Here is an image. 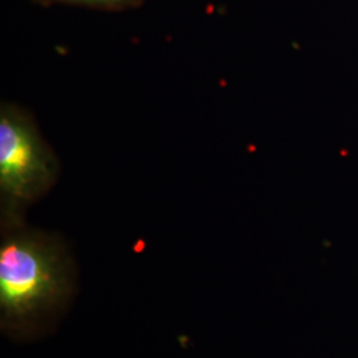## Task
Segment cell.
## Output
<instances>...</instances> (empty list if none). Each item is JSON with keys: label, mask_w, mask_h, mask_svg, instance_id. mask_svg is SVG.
Returning <instances> with one entry per match:
<instances>
[{"label": "cell", "mask_w": 358, "mask_h": 358, "mask_svg": "<svg viewBox=\"0 0 358 358\" xmlns=\"http://www.w3.org/2000/svg\"><path fill=\"white\" fill-rule=\"evenodd\" d=\"M69 269L57 244L32 232L7 236L0 247V309L7 328H24L63 306Z\"/></svg>", "instance_id": "1"}, {"label": "cell", "mask_w": 358, "mask_h": 358, "mask_svg": "<svg viewBox=\"0 0 358 358\" xmlns=\"http://www.w3.org/2000/svg\"><path fill=\"white\" fill-rule=\"evenodd\" d=\"M47 154L24 120L10 112L0 118V187L15 203L41 192L50 178Z\"/></svg>", "instance_id": "2"}, {"label": "cell", "mask_w": 358, "mask_h": 358, "mask_svg": "<svg viewBox=\"0 0 358 358\" xmlns=\"http://www.w3.org/2000/svg\"><path fill=\"white\" fill-rule=\"evenodd\" d=\"M72 1H81V3H99V4H112L120 0H72Z\"/></svg>", "instance_id": "3"}]
</instances>
